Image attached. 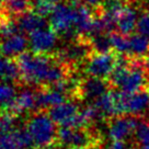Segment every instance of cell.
<instances>
[{
	"label": "cell",
	"instance_id": "obj_35",
	"mask_svg": "<svg viewBox=\"0 0 149 149\" xmlns=\"http://www.w3.org/2000/svg\"><path fill=\"white\" fill-rule=\"evenodd\" d=\"M3 7H5V2H3V0H0V12L2 11Z\"/></svg>",
	"mask_w": 149,
	"mask_h": 149
},
{
	"label": "cell",
	"instance_id": "obj_21",
	"mask_svg": "<svg viewBox=\"0 0 149 149\" xmlns=\"http://www.w3.org/2000/svg\"><path fill=\"white\" fill-rule=\"evenodd\" d=\"M110 41H111L112 49H114V52H116L120 55H128L130 37H127V35H124L120 32L111 33Z\"/></svg>",
	"mask_w": 149,
	"mask_h": 149
},
{
	"label": "cell",
	"instance_id": "obj_11",
	"mask_svg": "<svg viewBox=\"0 0 149 149\" xmlns=\"http://www.w3.org/2000/svg\"><path fill=\"white\" fill-rule=\"evenodd\" d=\"M52 28H43L29 34V46L33 53L49 54L55 48L58 37Z\"/></svg>",
	"mask_w": 149,
	"mask_h": 149
},
{
	"label": "cell",
	"instance_id": "obj_20",
	"mask_svg": "<svg viewBox=\"0 0 149 149\" xmlns=\"http://www.w3.org/2000/svg\"><path fill=\"white\" fill-rule=\"evenodd\" d=\"M149 52V38L141 34H134L130 36V51L128 55L140 57Z\"/></svg>",
	"mask_w": 149,
	"mask_h": 149
},
{
	"label": "cell",
	"instance_id": "obj_30",
	"mask_svg": "<svg viewBox=\"0 0 149 149\" xmlns=\"http://www.w3.org/2000/svg\"><path fill=\"white\" fill-rule=\"evenodd\" d=\"M103 149H130L127 147L125 141H113L112 140L109 145H107Z\"/></svg>",
	"mask_w": 149,
	"mask_h": 149
},
{
	"label": "cell",
	"instance_id": "obj_31",
	"mask_svg": "<svg viewBox=\"0 0 149 149\" xmlns=\"http://www.w3.org/2000/svg\"><path fill=\"white\" fill-rule=\"evenodd\" d=\"M44 149H66L65 146H63V145H52V146H49V147H46V148Z\"/></svg>",
	"mask_w": 149,
	"mask_h": 149
},
{
	"label": "cell",
	"instance_id": "obj_18",
	"mask_svg": "<svg viewBox=\"0 0 149 149\" xmlns=\"http://www.w3.org/2000/svg\"><path fill=\"white\" fill-rule=\"evenodd\" d=\"M17 22H18L21 31L26 32L29 34L36 30H40V29L46 28L48 25L45 17H42L34 11H26V12L18 15Z\"/></svg>",
	"mask_w": 149,
	"mask_h": 149
},
{
	"label": "cell",
	"instance_id": "obj_1",
	"mask_svg": "<svg viewBox=\"0 0 149 149\" xmlns=\"http://www.w3.org/2000/svg\"><path fill=\"white\" fill-rule=\"evenodd\" d=\"M20 80L30 86L49 87L69 76V66L56 56L24 52L17 58Z\"/></svg>",
	"mask_w": 149,
	"mask_h": 149
},
{
	"label": "cell",
	"instance_id": "obj_22",
	"mask_svg": "<svg viewBox=\"0 0 149 149\" xmlns=\"http://www.w3.org/2000/svg\"><path fill=\"white\" fill-rule=\"evenodd\" d=\"M90 46L95 53H105L112 49L110 35L107 34H97L90 37Z\"/></svg>",
	"mask_w": 149,
	"mask_h": 149
},
{
	"label": "cell",
	"instance_id": "obj_7",
	"mask_svg": "<svg viewBox=\"0 0 149 149\" xmlns=\"http://www.w3.org/2000/svg\"><path fill=\"white\" fill-rule=\"evenodd\" d=\"M47 113L52 120L61 127H84L80 116V109L72 100H67L48 109Z\"/></svg>",
	"mask_w": 149,
	"mask_h": 149
},
{
	"label": "cell",
	"instance_id": "obj_2",
	"mask_svg": "<svg viewBox=\"0 0 149 149\" xmlns=\"http://www.w3.org/2000/svg\"><path fill=\"white\" fill-rule=\"evenodd\" d=\"M111 84L123 92H136L143 90L148 78L143 66L137 61H130L118 56L116 68L110 77Z\"/></svg>",
	"mask_w": 149,
	"mask_h": 149
},
{
	"label": "cell",
	"instance_id": "obj_10",
	"mask_svg": "<svg viewBox=\"0 0 149 149\" xmlns=\"http://www.w3.org/2000/svg\"><path fill=\"white\" fill-rule=\"evenodd\" d=\"M138 120L132 115H118L113 117L107 126V136L113 141H125L135 135Z\"/></svg>",
	"mask_w": 149,
	"mask_h": 149
},
{
	"label": "cell",
	"instance_id": "obj_34",
	"mask_svg": "<svg viewBox=\"0 0 149 149\" xmlns=\"http://www.w3.org/2000/svg\"><path fill=\"white\" fill-rule=\"evenodd\" d=\"M95 146H84V147H78V148H72V149H94Z\"/></svg>",
	"mask_w": 149,
	"mask_h": 149
},
{
	"label": "cell",
	"instance_id": "obj_17",
	"mask_svg": "<svg viewBox=\"0 0 149 149\" xmlns=\"http://www.w3.org/2000/svg\"><path fill=\"white\" fill-rule=\"evenodd\" d=\"M67 94L52 87H44L37 91V107L38 111L48 110L67 101Z\"/></svg>",
	"mask_w": 149,
	"mask_h": 149
},
{
	"label": "cell",
	"instance_id": "obj_5",
	"mask_svg": "<svg viewBox=\"0 0 149 149\" xmlns=\"http://www.w3.org/2000/svg\"><path fill=\"white\" fill-rule=\"evenodd\" d=\"M117 113L118 115L136 116L143 114L149 109V92L139 90L136 92L116 91Z\"/></svg>",
	"mask_w": 149,
	"mask_h": 149
},
{
	"label": "cell",
	"instance_id": "obj_8",
	"mask_svg": "<svg viewBox=\"0 0 149 149\" xmlns=\"http://www.w3.org/2000/svg\"><path fill=\"white\" fill-rule=\"evenodd\" d=\"M57 140L70 149L95 146L98 143L95 135L84 127H61L57 130Z\"/></svg>",
	"mask_w": 149,
	"mask_h": 149
},
{
	"label": "cell",
	"instance_id": "obj_24",
	"mask_svg": "<svg viewBox=\"0 0 149 149\" xmlns=\"http://www.w3.org/2000/svg\"><path fill=\"white\" fill-rule=\"evenodd\" d=\"M17 123H18V115L10 112L0 111V134L9 133L18 128Z\"/></svg>",
	"mask_w": 149,
	"mask_h": 149
},
{
	"label": "cell",
	"instance_id": "obj_13",
	"mask_svg": "<svg viewBox=\"0 0 149 149\" xmlns=\"http://www.w3.org/2000/svg\"><path fill=\"white\" fill-rule=\"evenodd\" d=\"M107 92V84L104 79L90 76H88V78L80 80L76 90V94L78 95V98L91 102H94Z\"/></svg>",
	"mask_w": 149,
	"mask_h": 149
},
{
	"label": "cell",
	"instance_id": "obj_19",
	"mask_svg": "<svg viewBox=\"0 0 149 149\" xmlns=\"http://www.w3.org/2000/svg\"><path fill=\"white\" fill-rule=\"evenodd\" d=\"M20 80V70L18 63L13 58L0 55V82L17 84Z\"/></svg>",
	"mask_w": 149,
	"mask_h": 149
},
{
	"label": "cell",
	"instance_id": "obj_29",
	"mask_svg": "<svg viewBox=\"0 0 149 149\" xmlns=\"http://www.w3.org/2000/svg\"><path fill=\"white\" fill-rule=\"evenodd\" d=\"M137 32L149 38V11L139 14L137 22Z\"/></svg>",
	"mask_w": 149,
	"mask_h": 149
},
{
	"label": "cell",
	"instance_id": "obj_33",
	"mask_svg": "<svg viewBox=\"0 0 149 149\" xmlns=\"http://www.w3.org/2000/svg\"><path fill=\"white\" fill-rule=\"evenodd\" d=\"M34 2H40V1H48V2H54V3H58L59 0H33Z\"/></svg>",
	"mask_w": 149,
	"mask_h": 149
},
{
	"label": "cell",
	"instance_id": "obj_3",
	"mask_svg": "<svg viewBox=\"0 0 149 149\" xmlns=\"http://www.w3.org/2000/svg\"><path fill=\"white\" fill-rule=\"evenodd\" d=\"M25 128L31 135L35 149H44L49 147L57 140V128L56 123L51 116L38 111L29 117Z\"/></svg>",
	"mask_w": 149,
	"mask_h": 149
},
{
	"label": "cell",
	"instance_id": "obj_36",
	"mask_svg": "<svg viewBox=\"0 0 149 149\" xmlns=\"http://www.w3.org/2000/svg\"><path fill=\"white\" fill-rule=\"evenodd\" d=\"M124 1H126V2H130V1H135V0H124Z\"/></svg>",
	"mask_w": 149,
	"mask_h": 149
},
{
	"label": "cell",
	"instance_id": "obj_4",
	"mask_svg": "<svg viewBox=\"0 0 149 149\" xmlns=\"http://www.w3.org/2000/svg\"><path fill=\"white\" fill-rule=\"evenodd\" d=\"M74 1L77 0H72L70 3L69 2L68 3L58 2L49 15L51 28L57 34L66 38H70V40L78 38L76 29H74V23H76Z\"/></svg>",
	"mask_w": 149,
	"mask_h": 149
},
{
	"label": "cell",
	"instance_id": "obj_14",
	"mask_svg": "<svg viewBox=\"0 0 149 149\" xmlns=\"http://www.w3.org/2000/svg\"><path fill=\"white\" fill-rule=\"evenodd\" d=\"M34 143L28 130L18 127L12 132L0 134V149H33Z\"/></svg>",
	"mask_w": 149,
	"mask_h": 149
},
{
	"label": "cell",
	"instance_id": "obj_27",
	"mask_svg": "<svg viewBox=\"0 0 149 149\" xmlns=\"http://www.w3.org/2000/svg\"><path fill=\"white\" fill-rule=\"evenodd\" d=\"M17 95L15 89L12 84L0 82V110L11 102Z\"/></svg>",
	"mask_w": 149,
	"mask_h": 149
},
{
	"label": "cell",
	"instance_id": "obj_23",
	"mask_svg": "<svg viewBox=\"0 0 149 149\" xmlns=\"http://www.w3.org/2000/svg\"><path fill=\"white\" fill-rule=\"evenodd\" d=\"M134 136L138 145V149H149V123L144 121L138 122Z\"/></svg>",
	"mask_w": 149,
	"mask_h": 149
},
{
	"label": "cell",
	"instance_id": "obj_6",
	"mask_svg": "<svg viewBox=\"0 0 149 149\" xmlns=\"http://www.w3.org/2000/svg\"><path fill=\"white\" fill-rule=\"evenodd\" d=\"M118 56L112 52L93 53L90 54L84 65V72L90 77H97L101 79L110 78L116 68Z\"/></svg>",
	"mask_w": 149,
	"mask_h": 149
},
{
	"label": "cell",
	"instance_id": "obj_37",
	"mask_svg": "<svg viewBox=\"0 0 149 149\" xmlns=\"http://www.w3.org/2000/svg\"><path fill=\"white\" fill-rule=\"evenodd\" d=\"M148 84V87H149V79H148V84Z\"/></svg>",
	"mask_w": 149,
	"mask_h": 149
},
{
	"label": "cell",
	"instance_id": "obj_25",
	"mask_svg": "<svg viewBox=\"0 0 149 149\" xmlns=\"http://www.w3.org/2000/svg\"><path fill=\"white\" fill-rule=\"evenodd\" d=\"M20 32H21V29L17 21H13L8 18L0 19V38L1 40L14 34H18Z\"/></svg>",
	"mask_w": 149,
	"mask_h": 149
},
{
	"label": "cell",
	"instance_id": "obj_15",
	"mask_svg": "<svg viewBox=\"0 0 149 149\" xmlns=\"http://www.w3.org/2000/svg\"><path fill=\"white\" fill-rule=\"evenodd\" d=\"M28 46L29 38L18 33L0 41V55L8 58H15L24 53Z\"/></svg>",
	"mask_w": 149,
	"mask_h": 149
},
{
	"label": "cell",
	"instance_id": "obj_32",
	"mask_svg": "<svg viewBox=\"0 0 149 149\" xmlns=\"http://www.w3.org/2000/svg\"><path fill=\"white\" fill-rule=\"evenodd\" d=\"M145 67L149 72V52L146 54V57H145Z\"/></svg>",
	"mask_w": 149,
	"mask_h": 149
},
{
	"label": "cell",
	"instance_id": "obj_12",
	"mask_svg": "<svg viewBox=\"0 0 149 149\" xmlns=\"http://www.w3.org/2000/svg\"><path fill=\"white\" fill-rule=\"evenodd\" d=\"M35 110H38L37 107V92H34L31 89H23L19 93H17L15 98L9 102L3 109L0 111L10 112L15 115H21L24 113H30Z\"/></svg>",
	"mask_w": 149,
	"mask_h": 149
},
{
	"label": "cell",
	"instance_id": "obj_26",
	"mask_svg": "<svg viewBox=\"0 0 149 149\" xmlns=\"http://www.w3.org/2000/svg\"><path fill=\"white\" fill-rule=\"evenodd\" d=\"M3 2L7 10L14 15H20L26 12L31 7L30 0H3Z\"/></svg>",
	"mask_w": 149,
	"mask_h": 149
},
{
	"label": "cell",
	"instance_id": "obj_9",
	"mask_svg": "<svg viewBox=\"0 0 149 149\" xmlns=\"http://www.w3.org/2000/svg\"><path fill=\"white\" fill-rule=\"evenodd\" d=\"M91 52L92 48L90 46V43L87 42L86 38L78 37L59 49L55 56L65 65L70 67L72 65H77L78 63L87 61Z\"/></svg>",
	"mask_w": 149,
	"mask_h": 149
},
{
	"label": "cell",
	"instance_id": "obj_28",
	"mask_svg": "<svg viewBox=\"0 0 149 149\" xmlns=\"http://www.w3.org/2000/svg\"><path fill=\"white\" fill-rule=\"evenodd\" d=\"M56 5H57V3L48 2V1L35 2V5L33 7V11L36 12L37 14H40V15H42V17H49Z\"/></svg>",
	"mask_w": 149,
	"mask_h": 149
},
{
	"label": "cell",
	"instance_id": "obj_16",
	"mask_svg": "<svg viewBox=\"0 0 149 149\" xmlns=\"http://www.w3.org/2000/svg\"><path fill=\"white\" fill-rule=\"evenodd\" d=\"M139 14L135 8L125 5L116 15L117 31L124 35H130L137 29Z\"/></svg>",
	"mask_w": 149,
	"mask_h": 149
}]
</instances>
